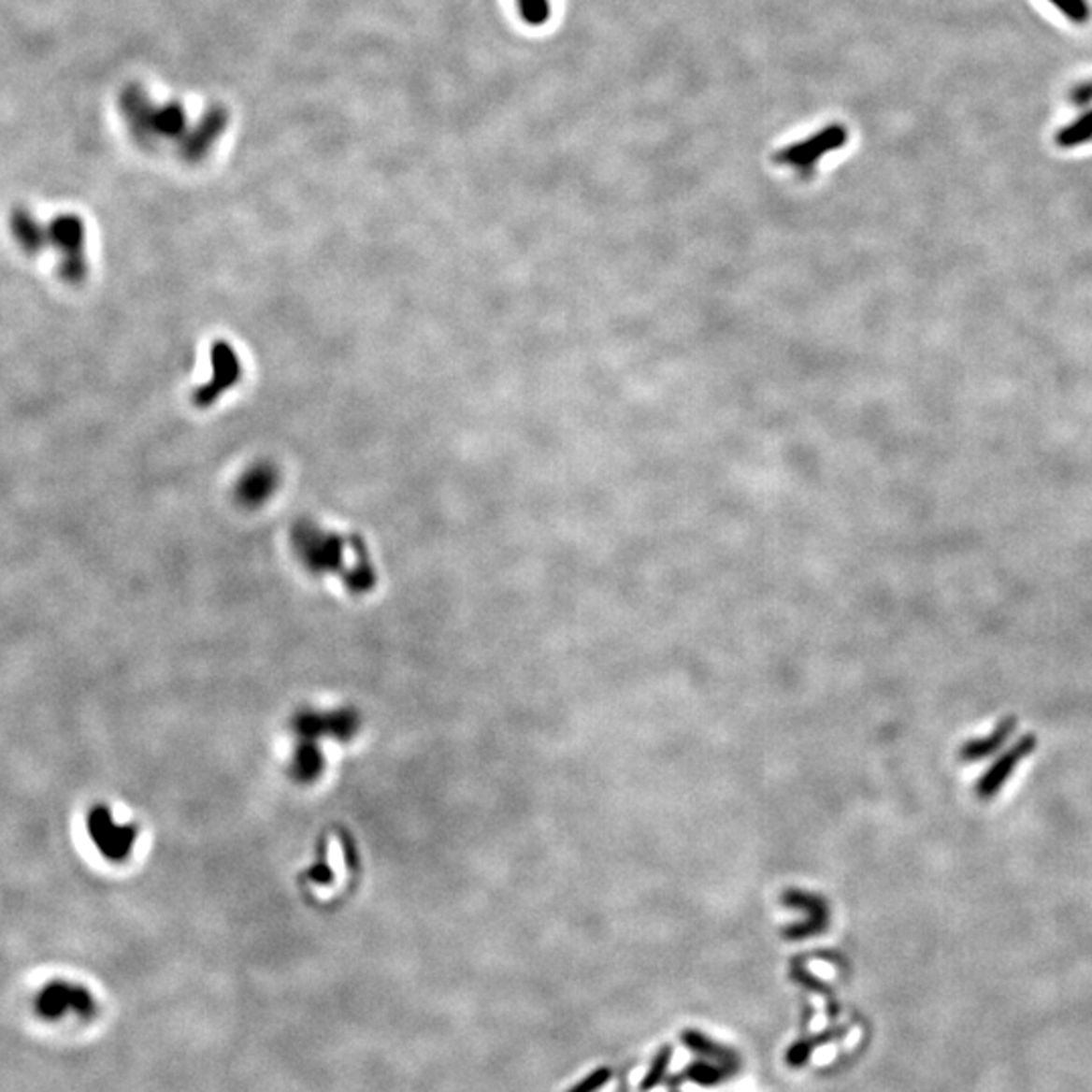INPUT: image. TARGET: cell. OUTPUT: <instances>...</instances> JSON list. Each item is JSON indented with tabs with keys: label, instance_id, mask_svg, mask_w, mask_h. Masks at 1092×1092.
Instances as JSON below:
<instances>
[{
	"label": "cell",
	"instance_id": "obj_3",
	"mask_svg": "<svg viewBox=\"0 0 1092 1092\" xmlns=\"http://www.w3.org/2000/svg\"><path fill=\"white\" fill-rule=\"evenodd\" d=\"M846 128L841 123H834V126H827L819 134H813L812 138L793 144L787 151H781L775 160L779 165H787L797 170H810L819 163V158L838 151V148L846 144Z\"/></svg>",
	"mask_w": 1092,
	"mask_h": 1092
},
{
	"label": "cell",
	"instance_id": "obj_5",
	"mask_svg": "<svg viewBox=\"0 0 1092 1092\" xmlns=\"http://www.w3.org/2000/svg\"><path fill=\"white\" fill-rule=\"evenodd\" d=\"M682 1042H684V1046L690 1048L692 1052L700 1054L702 1058L726 1064V1066H730V1069L737 1070V1054L721 1046V1044H716V1042H712L709 1036H704L700 1032H692L690 1029V1032L682 1034Z\"/></svg>",
	"mask_w": 1092,
	"mask_h": 1092
},
{
	"label": "cell",
	"instance_id": "obj_11",
	"mask_svg": "<svg viewBox=\"0 0 1092 1092\" xmlns=\"http://www.w3.org/2000/svg\"><path fill=\"white\" fill-rule=\"evenodd\" d=\"M669 1058H672V1050H669V1048H662L660 1052L655 1054V1058H654V1062L650 1066L648 1074H645L643 1081H641V1088L643 1090H650V1088H654L657 1083L662 1081V1076L666 1074V1069H668V1064H669Z\"/></svg>",
	"mask_w": 1092,
	"mask_h": 1092
},
{
	"label": "cell",
	"instance_id": "obj_7",
	"mask_svg": "<svg viewBox=\"0 0 1092 1092\" xmlns=\"http://www.w3.org/2000/svg\"><path fill=\"white\" fill-rule=\"evenodd\" d=\"M1088 140H1092V109L1056 134V144L1062 148H1076Z\"/></svg>",
	"mask_w": 1092,
	"mask_h": 1092
},
{
	"label": "cell",
	"instance_id": "obj_9",
	"mask_svg": "<svg viewBox=\"0 0 1092 1092\" xmlns=\"http://www.w3.org/2000/svg\"><path fill=\"white\" fill-rule=\"evenodd\" d=\"M1048 3L1056 7L1066 19L1076 24H1085L1090 21L1092 10L1088 0H1048Z\"/></svg>",
	"mask_w": 1092,
	"mask_h": 1092
},
{
	"label": "cell",
	"instance_id": "obj_12",
	"mask_svg": "<svg viewBox=\"0 0 1092 1092\" xmlns=\"http://www.w3.org/2000/svg\"><path fill=\"white\" fill-rule=\"evenodd\" d=\"M610 1081H611V1069L601 1066V1069L587 1074L581 1083H577L573 1088L567 1090V1092H599Z\"/></svg>",
	"mask_w": 1092,
	"mask_h": 1092
},
{
	"label": "cell",
	"instance_id": "obj_13",
	"mask_svg": "<svg viewBox=\"0 0 1092 1092\" xmlns=\"http://www.w3.org/2000/svg\"><path fill=\"white\" fill-rule=\"evenodd\" d=\"M1070 99H1072V104H1076V106L1090 104L1092 102V79L1078 83L1076 88L1070 92Z\"/></svg>",
	"mask_w": 1092,
	"mask_h": 1092
},
{
	"label": "cell",
	"instance_id": "obj_10",
	"mask_svg": "<svg viewBox=\"0 0 1092 1092\" xmlns=\"http://www.w3.org/2000/svg\"><path fill=\"white\" fill-rule=\"evenodd\" d=\"M1010 726H1013V723L1003 725V726L998 730V735H994V737L987 739V740H984V742H973V744H970V747H967V749L963 751V756H965V759H975V756H985V754H989V753L994 751V749H998V747H999V742H1003V739L1008 737L1010 732L1013 730V728H1010Z\"/></svg>",
	"mask_w": 1092,
	"mask_h": 1092
},
{
	"label": "cell",
	"instance_id": "obj_6",
	"mask_svg": "<svg viewBox=\"0 0 1092 1092\" xmlns=\"http://www.w3.org/2000/svg\"><path fill=\"white\" fill-rule=\"evenodd\" d=\"M732 1072H735V1069H730V1066H726V1064L702 1058L698 1062L690 1064L684 1076L688 1078V1081L697 1083L700 1086H714L716 1083L725 1081V1078L730 1076Z\"/></svg>",
	"mask_w": 1092,
	"mask_h": 1092
},
{
	"label": "cell",
	"instance_id": "obj_1",
	"mask_svg": "<svg viewBox=\"0 0 1092 1092\" xmlns=\"http://www.w3.org/2000/svg\"><path fill=\"white\" fill-rule=\"evenodd\" d=\"M33 1010L47 1024L69 1020H88L97 1010V1001L81 984L69 979H51L33 998Z\"/></svg>",
	"mask_w": 1092,
	"mask_h": 1092
},
{
	"label": "cell",
	"instance_id": "obj_2",
	"mask_svg": "<svg viewBox=\"0 0 1092 1092\" xmlns=\"http://www.w3.org/2000/svg\"><path fill=\"white\" fill-rule=\"evenodd\" d=\"M85 829L95 850L109 862H123L138 838L134 824H120L108 805H93L85 815Z\"/></svg>",
	"mask_w": 1092,
	"mask_h": 1092
},
{
	"label": "cell",
	"instance_id": "obj_4",
	"mask_svg": "<svg viewBox=\"0 0 1092 1092\" xmlns=\"http://www.w3.org/2000/svg\"><path fill=\"white\" fill-rule=\"evenodd\" d=\"M1032 749H1034V739H1024L1012 753H1008L999 763H996V767L991 769V771L985 775V779L982 781V785L977 787V791L982 793V797L991 796V793H994L1003 783L1012 769L1017 765V759H1022V756Z\"/></svg>",
	"mask_w": 1092,
	"mask_h": 1092
},
{
	"label": "cell",
	"instance_id": "obj_8",
	"mask_svg": "<svg viewBox=\"0 0 1092 1092\" xmlns=\"http://www.w3.org/2000/svg\"><path fill=\"white\" fill-rule=\"evenodd\" d=\"M518 8L530 27H540L551 15L549 0H518Z\"/></svg>",
	"mask_w": 1092,
	"mask_h": 1092
}]
</instances>
